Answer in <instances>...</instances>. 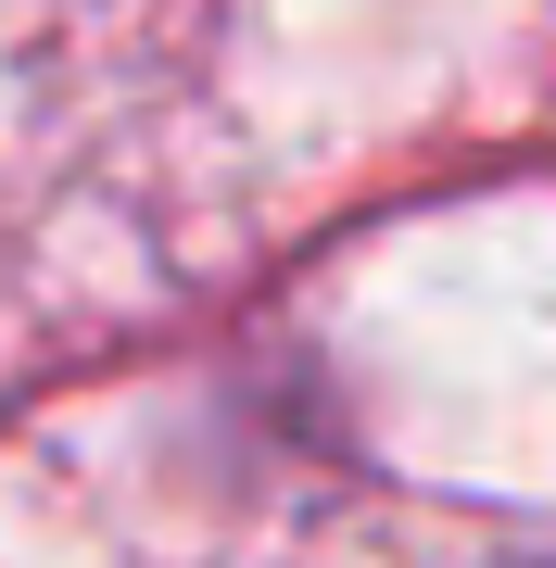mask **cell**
I'll list each match as a JSON object with an SVG mask.
<instances>
[]
</instances>
